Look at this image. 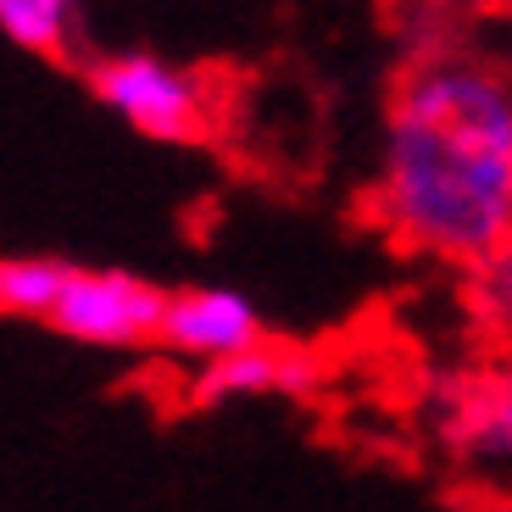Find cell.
<instances>
[{
	"label": "cell",
	"instance_id": "cell-1",
	"mask_svg": "<svg viewBox=\"0 0 512 512\" xmlns=\"http://www.w3.org/2000/svg\"><path fill=\"white\" fill-rule=\"evenodd\" d=\"M379 212L407 251L485 268L512 234V73L479 56H423L390 95Z\"/></svg>",
	"mask_w": 512,
	"mask_h": 512
},
{
	"label": "cell",
	"instance_id": "cell-2",
	"mask_svg": "<svg viewBox=\"0 0 512 512\" xmlns=\"http://www.w3.org/2000/svg\"><path fill=\"white\" fill-rule=\"evenodd\" d=\"M90 90L106 112H117L134 134L162 145H190L206 134L212 106L206 84L179 62H162L151 51H117L90 67Z\"/></svg>",
	"mask_w": 512,
	"mask_h": 512
},
{
	"label": "cell",
	"instance_id": "cell-3",
	"mask_svg": "<svg viewBox=\"0 0 512 512\" xmlns=\"http://www.w3.org/2000/svg\"><path fill=\"white\" fill-rule=\"evenodd\" d=\"M167 318V290H156L151 279L123 268H73L62 301L51 312V329L78 346L101 351H134L162 340Z\"/></svg>",
	"mask_w": 512,
	"mask_h": 512
},
{
	"label": "cell",
	"instance_id": "cell-4",
	"mask_svg": "<svg viewBox=\"0 0 512 512\" xmlns=\"http://www.w3.org/2000/svg\"><path fill=\"white\" fill-rule=\"evenodd\" d=\"M262 340L268 334H262V312H256L251 295L229 290V284H195V290L167 295V318L156 346L179 362L212 368V362H229L240 351H256Z\"/></svg>",
	"mask_w": 512,
	"mask_h": 512
},
{
	"label": "cell",
	"instance_id": "cell-5",
	"mask_svg": "<svg viewBox=\"0 0 512 512\" xmlns=\"http://www.w3.org/2000/svg\"><path fill=\"white\" fill-rule=\"evenodd\" d=\"M440 446L468 474H512V373H468L451 384Z\"/></svg>",
	"mask_w": 512,
	"mask_h": 512
},
{
	"label": "cell",
	"instance_id": "cell-6",
	"mask_svg": "<svg viewBox=\"0 0 512 512\" xmlns=\"http://www.w3.org/2000/svg\"><path fill=\"white\" fill-rule=\"evenodd\" d=\"M312 379H318L312 357L262 340L256 351H240V357L212 362V368H195L190 401L218 407V401H251V396H301V390H312Z\"/></svg>",
	"mask_w": 512,
	"mask_h": 512
},
{
	"label": "cell",
	"instance_id": "cell-7",
	"mask_svg": "<svg viewBox=\"0 0 512 512\" xmlns=\"http://www.w3.org/2000/svg\"><path fill=\"white\" fill-rule=\"evenodd\" d=\"M67 279H73V262H62V256H6L0 262V307H6V318L51 323Z\"/></svg>",
	"mask_w": 512,
	"mask_h": 512
},
{
	"label": "cell",
	"instance_id": "cell-8",
	"mask_svg": "<svg viewBox=\"0 0 512 512\" xmlns=\"http://www.w3.org/2000/svg\"><path fill=\"white\" fill-rule=\"evenodd\" d=\"M78 0H0V28L12 45L39 56H62L73 45Z\"/></svg>",
	"mask_w": 512,
	"mask_h": 512
},
{
	"label": "cell",
	"instance_id": "cell-9",
	"mask_svg": "<svg viewBox=\"0 0 512 512\" xmlns=\"http://www.w3.org/2000/svg\"><path fill=\"white\" fill-rule=\"evenodd\" d=\"M479 301H485V312L512 334V234L485 268H479Z\"/></svg>",
	"mask_w": 512,
	"mask_h": 512
},
{
	"label": "cell",
	"instance_id": "cell-10",
	"mask_svg": "<svg viewBox=\"0 0 512 512\" xmlns=\"http://www.w3.org/2000/svg\"><path fill=\"white\" fill-rule=\"evenodd\" d=\"M507 17H512V0H507Z\"/></svg>",
	"mask_w": 512,
	"mask_h": 512
}]
</instances>
